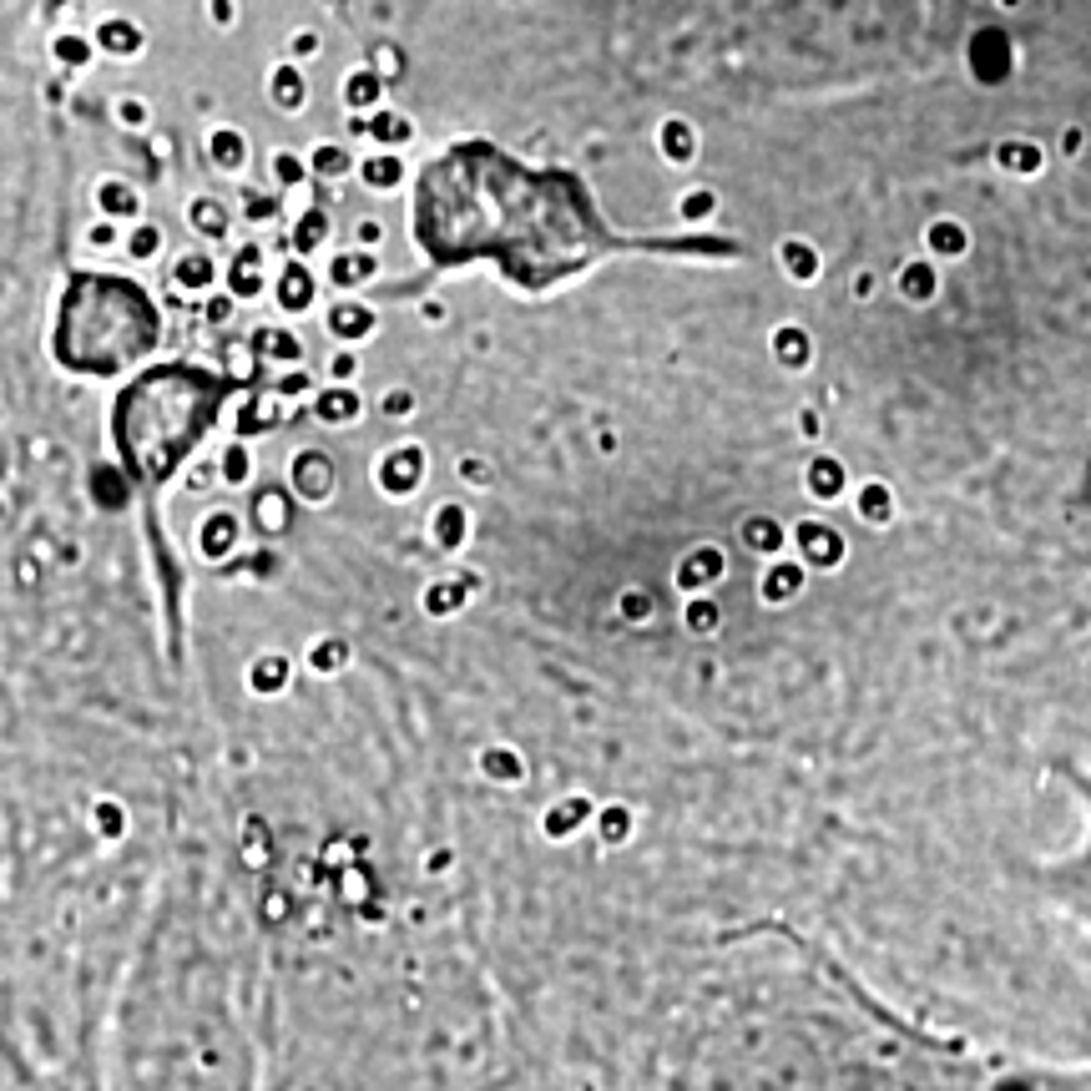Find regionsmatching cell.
I'll return each instance as SVG.
<instances>
[{"label": "cell", "instance_id": "39", "mask_svg": "<svg viewBox=\"0 0 1091 1091\" xmlns=\"http://www.w3.org/2000/svg\"><path fill=\"white\" fill-rule=\"evenodd\" d=\"M233 309H237L233 293H208V299H202V324H208V329H223L228 318H233Z\"/></svg>", "mask_w": 1091, "mask_h": 1091}, {"label": "cell", "instance_id": "56", "mask_svg": "<svg viewBox=\"0 0 1091 1091\" xmlns=\"http://www.w3.org/2000/svg\"><path fill=\"white\" fill-rule=\"evenodd\" d=\"M420 318H425V324H445L450 314H445V303H440V299H425L420 303Z\"/></svg>", "mask_w": 1091, "mask_h": 1091}, {"label": "cell", "instance_id": "58", "mask_svg": "<svg viewBox=\"0 0 1091 1091\" xmlns=\"http://www.w3.org/2000/svg\"><path fill=\"white\" fill-rule=\"evenodd\" d=\"M212 15H218V21H233V0H212Z\"/></svg>", "mask_w": 1091, "mask_h": 1091}, {"label": "cell", "instance_id": "18", "mask_svg": "<svg viewBox=\"0 0 1091 1091\" xmlns=\"http://www.w3.org/2000/svg\"><path fill=\"white\" fill-rule=\"evenodd\" d=\"M228 293L233 299H258L264 293V253L258 248H243L228 268Z\"/></svg>", "mask_w": 1091, "mask_h": 1091}, {"label": "cell", "instance_id": "9", "mask_svg": "<svg viewBox=\"0 0 1091 1091\" xmlns=\"http://www.w3.org/2000/svg\"><path fill=\"white\" fill-rule=\"evenodd\" d=\"M471 511H465L461 500H445V506H434V515H430V541L440 546L445 556H455L471 541Z\"/></svg>", "mask_w": 1091, "mask_h": 1091}, {"label": "cell", "instance_id": "50", "mask_svg": "<svg viewBox=\"0 0 1091 1091\" xmlns=\"http://www.w3.org/2000/svg\"><path fill=\"white\" fill-rule=\"evenodd\" d=\"M92 496H96V500H106V506H121V500H127V490H121L117 480L106 486V465H102V471L92 475Z\"/></svg>", "mask_w": 1091, "mask_h": 1091}, {"label": "cell", "instance_id": "54", "mask_svg": "<svg viewBox=\"0 0 1091 1091\" xmlns=\"http://www.w3.org/2000/svg\"><path fill=\"white\" fill-rule=\"evenodd\" d=\"M703 212H712V193H687V198H683V218H703Z\"/></svg>", "mask_w": 1091, "mask_h": 1091}, {"label": "cell", "instance_id": "51", "mask_svg": "<svg viewBox=\"0 0 1091 1091\" xmlns=\"http://www.w3.org/2000/svg\"><path fill=\"white\" fill-rule=\"evenodd\" d=\"M839 480H844V475H839V465H834V461H819L814 465V490H819V496L839 490Z\"/></svg>", "mask_w": 1091, "mask_h": 1091}, {"label": "cell", "instance_id": "45", "mask_svg": "<svg viewBox=\"0 0 1091 1091\" xmlns=\"http://www.w3.org/2000/svg\"><path fill=\"white\" fill-rule=\"evenodd\" d=\"M743 536H748V546H758V552H774V546H778V526H774V521H748V526H743Z\"/></svg>", "mask_w": 1091, "mask_h": 1091}, {"label": "cell", "instance_id": "13", "mask_svg": "<svg viewBox=\"0 0 1091 1091\" xmlns=\"http://www.w3.org/2000/svg\"><path fill=\"white\" fill-rule=\"evenodd\" d=\"M471 592H475V577H434L430 587H425L420 606L430 617H455V612L471 602Z\"/></svg>", "mask_w": 1091, "mask_h": 1091}, {"label": "cell", "instance_id": "28", "mask_svg": "<svg viewBox=\"0 0 1091 1091\" xmlns=\"http://www.w3.org/2000/svg\"><path fill=\"white\" fill-rule=\"evenodd\" d=\"M268 167H274V177L283 187H303L309 177H314V172H309V158H299V152H289V147H278Z\"/></svg>", "mask_w": 1091, "mask_h": 1091}, {"label": "cell", "instance_id": "46", "mask_svg": "<svg viewBox=\"0 0 1091 1091\" xmlns=\"http://www.w3.org/2000/svg\"><path fill=\"white\" fill-rule=\"evenodd\" d=\"M622 617H631V622L652 617V596H647L642 587H631V592H622Z\"/></svg>", "mask_w": 1091, "mask_h": 1091}, {"label": "cell", "instance_id": "53", "mask_svg": "<svg viewBox=\"0 0 1091 1091\" xmlns=\"http://www.w3.org/2000/svg\"><path fill=\"white\" fill-rule=\"evenodd\" d=\"M223 475H218V465H193L187 471V490H208V486H218Z\"/></svg>", "mask_w": 1091, "mask_h": 1091}, {"label": "cell", "instance_id": "10", "mask_svg": "<svg viewBox=\"0 0 1091 1091\" xmlns=\"http://www.w3.org/2000/svg\"><path fill=\"white\" fill-rule=\"evenodd\" d=\"M314 420L324 425H355L364 415V395H359L355 384H329V390H318L314 395Z\"/></svg>", "mask_w": 1091, "mask_h": 1091}, {"label": "cell", "instance_id": "57", "mask_svg": "<svg viewBox=\"0 0 1091 1091\" xmlns=\"http://www.w3.org/2000/svg\"><path fill=\"white\" fill-rule=\"evenodd\" d=\"M380 77H399V51H380Z\"/></svg>", "mask_w": 1091, "mask_h": 1091}, {"label": "cell", "instance_id": "52", "mask_svg": "<svg viewBox=\"0 0 1091 1091\" xmlns=\"http://www.w3.org/2000/svg\"><path fill=\"white\" fill-rule=\"evenodd\" d=\"M687 627H693V631H708V627H718V606H708V602H693V606H687Z\"/></svg>", "mask_w": 1091, "mask_h": 1091}, {"label": "cell", "instance_id": "17", "mask_svg": "<svg viewBox=\"0 0 1091 1091\" xmlns=\"http://www.w3.org/2000/svg\"><path fill=\"white\" fill-rule=\"evenodd\" d=\"M324 237H329V208H303L299 212V223H293L289 243H293V258H309V253L324 248Z\"/></svg>", "mask_w": 1091, "mask_h": 1091}, {"label": "cell", "instance_id": "30", "mask_svg": "<svg viewBox=\"0 0 1091 1091\" xmlns=\"http://www.w3.org/2000/svg\"><path fill=\"white\" fill-rule=\"evenodd\" d=\"M81 243H86L92 253H112V248H121V243H127V228L112 223V218H96V223L81 233Z\"/></svg>", "mask_w": 1091, "mask_h": 1091}, {"label": "cell", "instance_id": "49", "mask_svg": "<svg viewBox=\"0 0 1091 1091\" xmlns=\"http://www.w3.org/2000/svg\"><path fill=\"white\" fill-rule=\"evenodd\" d=\"M243 202H248V218H274V212H278V198H274V193H258V187H248V193H243Z\"/></svg>", "mask_w": 1091, "mask_h": 1091}, {"label": "cell", "instance_id": "35", "mask_svg": "<svg viewBox=\"0 0 1091 1091\" xmlns=\"http://www.w3.org/2000/svg\"><path fill=\"white\" fill-rule=\"evenodd\" d=\"M774 344H778V359H784V364H793V369L809 364V339H803L799 329H778Z\"/></svg>", "mask_w": 1091, "mask_h": 1091}, {"label": "cell", "instance_id": "25", "mask_svg": "<svg viewBox=\"0 0 1091 1091\" xmlns=\"http://www.w3.org/2000/svg\"><path fill=\"white\" fill-rule=\"evenodd\" d=\"M218 475H223V486H248V480H253V450H248V440H228V450L218 455Z\"/></svg>", "mask_w": 1091, "mask_h": 1091}, {"label": "cell", "instance_id": "27", "mask_svg": "<svg viewBox=\"0 0 1091 1091\" xmlns=\"http://www.w3.org/2000/svg\"><path fill=\"white\" fill-rule=\"evenodd\" d=\"M309 668L318 672V677H334V672L349 668V642L344 637H324V642L309 647Z\"/></svg>", "mask_w": 1091, "mask_h": 1091}, {"label": "cell", "instance_id": "5", "mask_svg": "<svg viewBox=\"0 0 1091 1091\" xmlns=\"http://www.w3.org/2000/svg\"><path fill=\"white\" fill-rule=\"evenodd\" d=\"M324 278H329L339 293H355L364 289V283H374L380 278V253H369V248H339L329 258V268H324Z\"/></svg>", "mask_w": 1091, "mask_h": 1091}, {"label": "cell", "instance_id": "21", "mask_svg": "<svg viewBox=\"0 0 1091 1091\" xmlns=\"http://www.w3.org/2000/svg\"><path fill=\"white\" fill-rule=\"evenodd\" d=\"M268 96H274L278 112H303L309 106V81L299 77V67H274V77H268Z\"/></svg>", "mask_w": 1091, "mask_h": 1091}, {"label": "cell", "instance_id": "23", "mask_svg": "<svg viewBox=\"0 0 1091 1091\" xmlns=\"http://www.w3.org/2000/svg\"><path fill=\"white\" fill-rule=\"evenodd\" d=\"M309 172H314V177H324V183H334V177H349V172H359V162L349 158V147H339V142H314V147H309Z\"/></svg>", "mask_w": 1091, "mask_h": 1091}, {"label": "cell", "instance_id": "40", "mask_svg": "<svg viewBox=\"0 0 1091 1091\" xmlns=\"http://www.w3.org/2000/svg\"><path fill=\"white\" fill-rule=\"evenodd\" d=\"M112 117H117L121 127H127V132H142L147 121H152V112H147V102H142V96H121Z\"/></svg>", "mask_w": 1091, "mask_h": 1091}, {"label": "cell", "instance_id": "8", "mask_svg": "<svg viewBox=\"0 0 1091 1091\" xmlns=\"http://www.w3.org/2000/svg\"><path fill=\"white\" fill-rule=\"evenodd\" d=\"M96 212L112 218V223H121V228H132V223H142V198H137L132 183L102 177V183H96Z\"/></svg>", "mask_w": 1091, "mask_h": 1091}, {"label": "cell", "instance_id": "38", "mask_svg": "<svg viewBox=\"0 0 1091 1091\" xmlns=\"http://www.w3.org/2000/svg\"><path fill=\"white\" fill-rule=\"evenodd\" d=\"M102 46L106 51H137V46H142V31H132L127 21H112V26H102Z\"/></svg>", "mask_w": 1091, "mask_h": 1091}, {"label": "cell", "instance_id": "42", "mask_svg": "<svg viewBox=\"0 0 1091 1091\" xmlns=\"http://www.w3.org/2000/svg\"><path fill=\"white\" fill-rule=\"evenodd\" d=\"M784 264H789V274H793V278H803V283H809V278L819 274L814 253L803 248V243H784Z\"/></svg>", "mask_w": 1091, "mask_h": 1091}, {"label": "cell", "instance_id": "1", "mask_svg": "<svg viewBox=\"0 0 1091 1091\" xmlns=\"http://www.w3.org/2000/svg\"><path fill=\"white\" fill-rule=\"evenodd\" d=\"M289 486L303 506H329L334 490H339V471L324 450H293L289 461Z\"/></svg>", "mask_w": 1091, "mask_h": 1091}, {"label": "cell", "instance_id": "14", "mask_svg": "<svg viewBox=\"0 0 1091 1091\" xmlns=\"http://www.w3.org/2000/svg\"><path fill=\"white\" fill-rule=\"evenodd\" d=\"M253 355L293 369L303 359V339L293 329H283V324H264V329H253Z\"/></svg>", "mask_w": 1091, "mask_h": 1091}, {"label": "cell", "instance_id": "33", "mask_svg": "<svg viewBox=\"0 0 1091 1091\" xmlns=\"http://www.w3.org/2000/svg\"><path fill=\"white\" fill-rule=\"evenodd\" d=\"M799 536H803V546H809V561H819V566L839 561V536H828V531H819V526H803Z\"/></svg>", "mask_w": 1091, "mask_h": 1091}, {"label": "cell", "instance_id": "41", "mask_svg": "<svg viewBox=\"0 0 1091 1091\" xmlns=\"http://www.w3.org/2000/svg\"><path fill=\"white\" fill-rule=\"evenodd\" d=\"M309 390H314V374H309V369H289V374H278V384H274L278 399H303Z\"/></svg>", "mask_w": 1091, "mask_h": 1091}, {"label": "cell", "instance_id": "44", "mask_svg": "<svg viewBox=\"0 0 1091 1091\" xmlns=\"http://www.w3.org/2000/svg\"><path fill=\"white\" fill-rule=\"evenodd\" d=\"M86 56H92L86 51V40H77V36L56 40V61H61V67H86Z\"/></svg>", "mask_w": 1091, "mask_h": 1091}, {"label": "cell", "instance_id": "11", "mask_svg": "<svg viewBox=\"0 0 1091 1091\" xmlns=\"http://www.w3.org/2000/svg\"><path fill=\"white\" fill-rule=\"evenodd\" d=\"M167 278L187 293H212V283H218V264H212L202 248H183L177 258H172Z\"/></svg>", "mask_w": 1091, "mask_h": 1091}, {"label": "cell", "instance_id": "19", "mask_svg": "<svg viewBox=\"0 0 1091 1091\" xmlns=\"http://www.w3.org/2000/svg\"><path fill=\"white\" fill-rule=\"evenodd\" d=\"M339 96H344V106H355V112H374V106L384 102V77L380 71H369V67H359V71L344 77Z\"/></svg>", "mask_w": 1091, "mask_h": 1091}, {"label": "cell", "instance_id": "48", "mask_svg": "<svg viewBox=\"0 0 1091 1091\" xmlns=\"http://www.w3.org/2000/svg\"><path fill=\"white\" fill-rule=\"evenodd\" d=\"M380 237H384V223H380V218H359V223H355V248H369V253H374V248H380Z\"/></svg>", "mask_w": 1091, "mask_h": 1091}, {"label": "cell", "instance_id": "32", "mask_svg": "<svg viewBox=\"0 0 1091 1091\" xmlns=\"http://www.w3.org/2000/svg\"><path fill=\"white\" fill-rule=\"evenodd\" d=\"M703 577H723V556L712 552V546H697V556L683 566V571H677V581H683V587H693V581H703Z\"/></svg>", "mask_w": 1091, "mask_h": 1091}, {"label": "cell", "instance_id": "26", "mask_svg": "<svg viewBox=\"0 0 1091 1091\" xmlns=\"http://www.w3.org/2000/svg\"><path fill=\"white\" fill-rule=\"evenodd\" d=\"M658 142H662V158L677 162V167L697 158V137H693V127H687V121H668V127L658 132Z\"/></svg>", "mask_w": 1091, "mask_h": 1091}, {"label": "cell", "instance_id": "43", "mask_svg": "<svg viewBox=\"0 0 1091 1091\" xmlns=\"http://www.w3.org/2000/svg\"><path fill=\"white\" fill-rule=\"evenodd\" d=\"M329 380L334 384H355L359 380V355L355 349H339V355L329 359Z\"/></svg>", "mask_w": 1091, "mask_h": 1091}, {"label": "cell", "instance_id": "15", "mask_svg": "<svg viewBox=\"0 0 1091 1091\" xmlns=\"http://www.w3.org/2000/svg\"><path fill=\"white\" fill-rule=\"evenodd\" d=\"M355 177L369 193H395V187H405V162H399V152H369V158H359Z\"/></svg>", "mask_w": 1091, "mask_h": 1091}, {"label": "cell", "instance_id": "4", "mask_svg": "<svg viewBox=\"0 0 1091 1091\" xmlns=\"http://www.w3.org/2000/svg\"><path fill=\"white\" fill-rule=\"evenodd\" d=\"M237 536H243V521H237L233 511H208L198 521V556L223 566L228 556L237 552Z\"/></svg>", "mask_w": 1091, "mask_h": 1091}, {"label": "cell", "instance_id": "12", "mask_svg": "<svg viewBox=\"0 0 1091 1091\" xmlns=\"http://www.w3.org/2000/svg\"><path fill=\"white\" fill-rule=\"evenodd\" d=\"M208 158L218 172L228 177H243L248 172V137L237 132V127H212L208 132Z\"/></svg>", "mask_w": 1091, "mask_h": 1091}, {"label": "cell", "instance_id": "7", "mask_svg": "<svg viewBox=\"0 0 1091 1091\" xmlns=\"http://www.w3.org/2000/svg\"><path fill=\"white\" fill-rule=\"evenodd\" d=\"M324 324H329V334L339 344H359V339H369V334H374L380 314H374L369 303H359V299H339V303H329V309H324Z\"/></svg>", "mask_w": 1091, "mask_h": 1091}, {"label": "cell", "instance_id": "24", "mask_svg": "<svg viewBox=\"0 0 1091 1091\" xmlns=\"http://www.w3.org/2000/svg\"><path fill=\"white\" fill-rule=\"evenodd\" d=\"M187 223L198 228L208 243H228V208L218 198H208V193L187 202Z\"/></svg>", "mask_w": 1091, "mask_h": 1091}, {"label": "cell", "instance_id": "6", "mask_svg": "<svg viewBox=\"0 0 1091 1091\" xmlns=\"http://www.w3.org/2000/svg\"><path fill=\"white\" fill-rule=\"evenodd\" d=\"M274 299H278V309H283V314H309V309H314L318 278L309 274V264H303V258L283 264V274H278V283H274Z\"/></svg>", "mask_w": 1091, "mask_h": 1091}, {"label": "cell", "instance_id": "47", "mask_svg": "<svg viewBox=\"0 0 1091 1091\" xmlns=\"http://www.w3.org/2000/svg\"><path fill=\"white\" fill-rule=\"evenodd\" d=\"M859 515H864V521H884V515H890V496L869 486L864 496H859Z\"/></svg>", "mask_w": 1091, "mask_h": 1091}, {"label": "cell", "instance_id": "20", "mask_svg": "<svg viewBox=\"0 0 1091 1091\" xmlns=\"http://www.w3.org/2000/svg\"><path fill=\"white\" fill-rule=\"evenodd\" d=\"M289 677H293V662L283 658V652H264V658H258V662L248 668V687H253L258 697L283 693V687H289Z\"/></svg>", "mask_w": 1091, "mask_h": 1091}, {"label": "cell", "instance_id": "29", "mask_svg": "<svg viewBox=\"0 0 1091 1091\" xmlns=\"http://www.w3.org/2000/svg\"><path fill=\"white\" fill-rule=\"evenodd\" d=\"M480 768H486L490 778H500V784H515V778L526 774V763L515 758L511 748H486L480 753Z\"/></svg>", "mask_w": 1091, "mask_h": 1091}, {"label": "cell", "instance_id": "59", "mask_svg": "<svg viewBox=\"0 0 1091 1091\" xmlns=\"http://www.w3.org/2000/svg\"><path fill=\"white\" fill-rule=\"evenodd\" d=\"M349 132H355V137H369V117H349Z\"/></svg>", "mask_w": 1091, "mask_h": 1091}, {"label": "cell", "instance_id": "22", "mask_svg": "<svg viewBox=\"0 0 1091 1091\" xmlns=\"http://www.w3.org/2000/svg\"><path fill=\"white\" fill-rule=\"evenodd\" d=\"M121 253H127L132 264H152V258H162V253H167V233H162V223H152V218L132 223V228H127V243H121Z\"/></svg>", "mask_w": 1091, "mask_h": 1091}, {"label": "cell", "instance_id": "2", "mask_svg": "<svg viewBox=\"0 0 1091 1091\" xmlns=\"http://www.w3.org/2000/svg\"><path fill=\"white\" fill-rule=\"evenodd\" d=\"M425 450L415 445V440H405V445L395 450H384L380 465H374V486L384 490V496H415L425 480Z\"/></svg>", "mask_w": 1091, "mask_h": 1091}, {"label": "cell", "instance_id": "31", "mask_svg": "<svg viewBox=\"0 0 1091 1091\" xmlns=\"http://www.w3.org/2000/svg\"><path fill=\"white\" fill-rule=\"evenodd\" d=\"M0 1091H46V1087H40L26 1066H21L11 1052H5V1046H0Z\"/></svg>", "mask_w": 1091, "mask_h": 1091}, {"label": "cell", "instance_id": "36", "mask_svg": "<svg viewBox=\"0 0 1091 1091\" xmlns=\"http://www.w3.org/2000/svg\"><path fill=\"white\" fill-rule=\"evenodd\" d=\"M415 409H420L415 390H384V395H380V415H390V420H409Z\"/></svg>", "mask_w": 1091, "mask_h": 1091}, {"label": "cell", "instance_id": "16", "mask_svg": "<svg viewBox=\"0 0 1091 1091\" xmlns=\"http://www.w3.org/2000/svg\"><path fill=\"white\" fill-rule=\"evenodd\" d=\"M409 137H415V121H409L405 112H390V106H380V112L369 117V142L380 147V152L409 147Z\"/></svg>", "mask_w": 1091, "mask_h": 1091}, {"label": "cell", "instance_id": "34", "mask_svg": "<svg viewBox=\"0 0 1091 1091\" xmlns=\"http://www.w3.org/2000/svg\"><path fill=\"white\" fill-rule=\"evenodd\" d=\"M455 475H461V486H471V490H490V486H496V471H490V461H480V455H461Z\"/></svg>", "mask_w": 1091, "mask_h": 1091}, {"label": "cell", "instance_id": "3", "mask_svg": "<svg viewBox=\"0 0 1091 1091\" xmlns=\"http://www.w3.org/2000/svg\"><path fill=\"white\" fill-rule=\"evenodd\" d=\"M293 500L289 490H278V486H264V490H253V506H248V521L253 531L264 541H283L293 526H299V511H293Z\"/></svg>", "mask_w": 1091, "mask_h": 1091}, {"label": "cell", "instance_id": "55", "mask_svg": "<svg viewBox=\"0 0 1091 1091\" xmlns=\"http://www.w3.org/2000/svg\"><path fill=\"white\" fill-rule=\"evenodd\" d=\"M293 56H299V61H309V56H318V36H314V31H303V36L293 40Z\"/></svg>", "mask_w": 1091, "mask_h": 1091}, {"label": "cell", "instance_id": "37", "mask_svg": "<svg viewBox=\"0 0 1091 1091\" xmlns=\"http://www.w3.org/2000/svg\"><path fill=\"white\" fill-rule=\"evenodd\" d=\"M799 581H803V577L793 571V566H778L774 577L763 581V596H768V602H789V596L799 592Z\"/></svg>", "mask_w": 1091, "mask_h": 1091}]
</instances>
